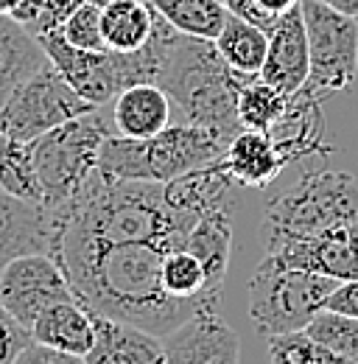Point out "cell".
I'll use <instances>...</instances> for the list:
<instances>
[{
    "instance_id": "1",
    "label": "cell",
    "mask_w": 358,
    "mask_h": 364,
    "mask_svg": "<svg viewBox=\"0 0 358 364\" xmlns=\"http://www.w3.org/2000/svg\"><path fill=\"white\" fill-rule=\"evenodd\" d=\"M171 250L154 241L104 244L67 235L50 241V255L62 267L76 300L157 336L171 333L196 314V309L174 300L163 286V261Z\"/></svg>"
},
{
    "instance_id": "2",
    "label": "cell",
    "mask_w": 358,
    "mask_h": 364,
    "mask_svg": "<svg viewBox=\"0 0 358 364\" xmlns=\"http://www.w3.org/2000/svg\"><path fill=\"white\" fill-rule=\"evenodd\" d=\"M255 79L232 70L213 40L171 31L163 62L157 70V85L168 92L188 124L207 127L232 140L241 132L238 95L241 87Z\"/></svg>"
},
{
    "instance_id": "3",
    "label": "cell",
    "mask_w": 358,
    "mask_h": 364,
    "mask_svg": "<svg viewBox=\"0 0 358 364\" xmlns=\"http://www.w3.org/2000/svg\"><path fill=\"white\" fill-rule=\"evenodd\" d=\"M229 140L199 124H168L154 137H104L98 151V174L126 182H171L216 163Z\"/></svg>"
},
{
    "instance_id": "4",
    "label": "cell",
    "mask_w": 358,
    "mask_h": 364,
    "mask_svg": "<svg viewBox=\"0 0 358 364\" xmlns=\"http://www.w3.org/2000/svg\"><path fill=\"white\" fill-rule=\"evenodd\" d=\"M171 26L154 11V31L151 40L140 50H82L65 43V37L59 31L43 34L45 53L50 59V65L62 73V79L79 92L82 98H87L95 107H107L109 101H115L118 92H124L132 85H146V82H157V70L163 62V50L171 37Z\"/></svg>"
},
{
    "instance_id": "5",
    "label": "cell",
    "mask_w": 358,
    "mask_h": 364,
    "mask_svg": "<svg viewBox=\"0 0 358 364\" xmlns=\"http://www.w3.org/2000/svg\"><path fill=\"white\" fill-rule=\"evenodd\" d=\"M333 230H358V177L347 171H305L268 199L264 216L266 247Z\"/></svg>"
},
{
    "instance_id": "6",
    "label": "cell",
    "mask_w": 358,
    "mask_h": 364,
    "mask_svg": "<svg viewBox=\"0 0 358 364\" xmlns=\"http://www.w3.org/2000/svg\"><path fill=\"white\" fill-rule=\"evenodd\" d=\"M112 132L115 127L104 118V107H95L87 115H79L31 140L45 210H56L85 191L98 171L101 143Z\"/></svg>"
},
{
    "instance_id": "7",
    "label": "cell",
    "mask_w": 358,
    "mask_h": 364,
    "mask_svg": "<svg viewBox=\"0 0 358 364\" xmlns=\"http://www.w3.org/2000/svg\"><path fill=\"white\" fill-rule=\"evenodd\" d=\"M342 280L294 269L266 255L249 280V317L261 336L305 331Z\"/></svg>"
},
{
    "instance_id": "8",
    "label": "cell",
    "mask_w": 358,
    "mask_h": 364,
    "mask_svg": "<svg viewBox=\"0 0 358 364\" xmlns=\"http://www.w3.org/2000/svg\"><path fill=\"white\" fill-rule=\"evenodd\" d=\"M92 109L95 104L82 98L53 65H48L31 79H26L0 107V129L11 140L31 143Z\"/></svg>"
},
{
    "instance_id": "9",
    "label": "cell",
    "mask_w": 358,
    "mask_h": 364,
    "mask_svg": "<svg viewBox=\"0 0 358 364\" xmlns=\"http://www.w3.org/2000/svg\"><path fill=\"white\" fill-rule=\"evenodd\" d=\"M300 6L311 50V73L305 87L322 98L347 90L358 76V20L322 0H300Z\"/></svg>"
},
{
    "instance_id": "10",
    "label": "cell",
    "mask_w": 358,
    "mask_h": 364,
    "mask_svg": "<svg viewBox=\"0 0 358 364\" xmlns=\"http://www.w3.org/2000/svg\"><path fill=\"white\" fill-rule=\"evenodd\" d=\"M70 297L76 294L67 277L56 264V258L48 252L17 255L0 269V300L9 309V314L28 331L45 309Z\"/></svg>"
},
{
    "instance_id": "11",
    "label": "cell",
    "mask_w": 358,
    "mask_h": 364,
    "mask_svg": "<svg viewBox=\"0 0 358 364\" xmlns=\"http://www.w3.org/2000/svg\"><path fill=\"white\" fill-rule=\"evenodd\" d=\"M163 364H241V339L219 309H202L163 336Z\"/></svg>"
},
{
    "instance_id": "12",
    "label": "cell",
    "mask_w": 358,
    "mask_h": 364,
    "mask_svg": "<svg viewBox=\"0 0 358 364\" xmlns=\"http://www.w3.org/2000/svg\"><path fill=\"white\" fill-rule=\"evenodd\" d=\"M266 255L280 264L325 274L333 280H358V230H333L311 238H288L268 244Z\"/></svg>"
},
{
    "instance_id": "13",
    "label": "cell",
    "mask_w": 358,
    "mask_h": 364,
    "mask_svg": "<svg viewBox=\"0 0 358 364\" xmlns=\"http://www.w3.org/2000/svg\"><path fill=\"white\" fill-rule=\"evenodd\" d=\"M308 73H311V50H308L305 17H303V6H294L268 31V50L266 62L261 68V79L286 95H294L305 87Z\"/></svg>"
},
{
    "instance_id": "14",
    "label": "cell",
    "mask_w": 358,
    "mask_h": 364,
    "mask_svg": "<svg viewBox=\"0 0 358 364\" xmlns=\"http://www.w3.org/2000/svg\"><path fill=\"white\" fill-rule=\"evenodd\" d=\"M322 95L311 87H303L288 95V107L283 118L268 129L271 140L277 143L286 163L305 160L311 154H330L336 146L325 143V115H322Z\"/></svg>"
},
{
    "instance_id": "15",
    "label": "cell",
    "mask_w": 358,
    "mask_h": 364,
    "mask_svg": "<svg viewBox=\"0 0 358 364\" xmlns=\"http://www.w3.org/2000/svg\"><path fill=\"white\" fill-rule=\"evenodd\" d=\"M92 328H95V342L85 356L87 364H163L166 362V348L163 336L124 322V319L107 317L90 309Z\"/></svg>"
},
{
    "instance_id": "16",
    "label": "cell",
    "mask_w": 358,
    "mask_h": 364,
    "mask_svg": "<svg viewBox=\"0 0 358 364\" xmlns=\"http://www.w3.org/2000/svg\"><path fill=\"white\" fill-rule=\"evenodd\" d=\"M219 163L238 188H258V191L268 188L288 166L271 135L261 129H241L224 149Z\"/></svg>"
},
{
    "instance_id": "17",
    "label": "cell",
    "mask_w": 358,
    "mask_h": 364,
    "mask_svg": "<svg viewBox=\"0 0 358 364\" xmlns=\"http://www.w3.org/2000/svg\"><path fill=\"white\" fill-rule=\"evenodd\" d=\"M26 252L50 255V219L43 205L23 202L0 188V269Z\"/></svg>"
},
{
    "instance_id": "18",
    "label": "cell",
    "mask_w": 358,
    "mask_h": 364,
    "mask_svg": "<svg viewBox=\"0 0 358 364\" xmlns=\"http://www.w3.org/2000/svg\"><path fill=\"white\" fill-rule=\"evenodd\" d=\"M171 124V98L157 82L132 85L112 101V127L124 137H154Z\"/></svg>"
},
{
    "instance_id": "19",
    "label": "cell",
    "mask_w": 358,
    "mask_h": 364,
    "mask_svg": "<svg viewBox=\"0 0 358 364\" xmlns=\"http://www.w3.org/2000/svg\"><path fill=\"white\" fill-rule=\"evenodd\" d=\"M50 65L40 37H34L26 26L0 14V107L26 79Z\"/></svg>"
},
{
    "instance_id": "20",
    "label": "cell",
    "mask_w": 358,
    "mask_h": 364,
    "mask_svg": "<svg viewBox=\"0 0 358 364\" xmlns=\"http://www.w3.org/2000/svg\"><path fill=\"white\" fill-rule=\"evenodd\" d=\"M31 339L85 359L90 348H92V342H95V328H92L90 309L76 297L53 303L31 325Z\"/></svg>"
},
{
    "instance_id": "21",
    "label": "cell",
    "mask_w": 358,
    "mask_h": 364,
    "mask_svg": "<svg viewBox=\"0 0 358 364\" xmlns=\"http://www.w3.org/2000/svg\"><path fill=\"white\" fill-rule=\"evenodd\" d=\"M154 9L148 0H118L101 9V37L109 50H140L151 40Z\"/></svg>"
},
{
    "instance_id": "22",
    "label": "cell",
    "mask_w": 358,
    "mask_h": 364,
    "mask_svg": "<svg viewBox=\"0 0 358 364\" xmlns=\"http://www.w3.org/2000/svg\"><path fill=\"white\" fill-rule=\"evenodd\" d=\"M148 3L179 34H190L213 43L229 17L224 0H148Z\"/></svg>"
},
{
    "instance_id": "23",
    "label": "cell",
    "mask_w": 358,
    "mask_h": 364,
    "mask_svg": "<svg viewBox=\"0 0 358 364\" xmlns=\"http://www.w3.org/2000/svg\"><path fill=\"white\" fill-rule=\"evenodd\" d=\"M216 48L227 59V65L244 76H261V68L266 62L268 34L264 28L229 14L222 34L216 37Z\"/></svg>"
},
{
    "instance_id": "24",
    "label": "cell",
    "mask_w": 358,
    "mask_h": 364,
    "mask_svg": "<svg viewBox=\"0 0 358 364\" xmlns=\"http://www.w3.org/2000/svg\"><path fill=\"white\" fill-rule=\"evenodd\" d=\"M0 188L23 202L43 205V185L34 168V151L31 143L6 137L0 149Z\"/></svg>"
},
{
    "instance_id": "25",
    "label": "cell",
    "mask_w": 358,
    "mask_h": 364,
    "mask_svg": "<svg viewBox=\"0 0 358 364\" xmlns=\"http://www.w3.org/2000/svg\"><path fill=\"white\" fill-rule=\"evenodd\" d=\"M288 107V95L283 90H277L274 85L264 82L261 76L249 79L241 95H238V121L241 129H261L268 132L286 112Z\"/></svg>"
},
{
    "instance_id": "26",
    "label": "cell",
    "mask_w": 358,
    "mask_h": 364,
    "mask_svg": "<svg viewBox=\"0 0 358 364\" xmlns=\"http://www.w3.org/2000/svg\"><path fill=\"white\" fill-rule=\"evenodd\" d=\"M268 362L271 364H356L327 345L316 342L305 331L268 336Z\"/></svg>"
},
{
    "instance_id": "27",
    "label": "cell",
    "mask_w": 358,
    "mask_h": 364,
    "mask_svg": "<svg viewBox=\"0 0 358 364\" xmlns=\"http://www.w3.org/2000/svg\"><path fill=\"white\" fill-rule=\"evenodd\" d=\"M305 333L316 342L327 345L339 356L358 364V317L342 314L333 309H322L316 317L305 325Z\"/></svg>"
},
{
    "instance_id": "28",
    "label": "cell",
    "mask_w": 358,
    "mask_h": 364,
    "mask_svg": "<svg viewBox=\"0 0 358 364\" xmlns=\"http://www.w3.org/2000/svg\"><path fill=\"white\" fill-rule=\"evenodd\" d=\"M59 34L65 37V43H70L73 48H82V50H101V48H107L104 46V37H101V6L85 0L65 20Z\"/></svg>"
},
{
    "instance_id": "29",
    "label": "cell",
    "mask_w": 358,
    "mask_h": 364,
    "mask_svg": "<svg viewBox=\"0 0 358 364\" xmlns=\"http://www.w3.org/2000/svg\"><path fill=\"white\" fill-rule=\"evenodd\" d=\"M28 342H31V331L11 317L0 300V364L14 362Z\"/></svg>"
},
{
    "instance_id": "30",
    "label": "cell",
    "mask_w": 358,
    "mask_h": 364,
    "mask_svg": "<svg viewBox=\"0 0 358 364\" xmlns=\"http://www.w3.org/2000/svg\"><path fill=\"white\" fill-rule=\"evenodd\" d=\"M11 364H87V362H85L82 356L56 350V348H50V345H43V342H34V339H31Z\"/></svg>"
},
{
    "instance_id": "31",
    "label": "cell",
    "mask_w": 358,
    "mask_h": 364,
    "mask_svg": "<svg viewBox=\"0 0 358 364\" xmlns=\"http://www.w3.org/2000/svg\"><path fill=\"white\" fill-rule=\"evenodd\" d=\"M85 0H45V11L40 17V23L34 26V37H43V34H50V31H59L65 26V20L82 6Z\"/></svg>"
},
{
    "instance_id": "32",
    "label": "cell",
    "mask_w": 358,
    "mask_h": 364,
    "mask_svg": "<svg viewBox=\"0 0 358 364\" xmlns=\"http://www.w3.org/2000/svg\"><path fill=\"white\" fill-rule=\"evenodd\" d=\"M224 6H227L229 14H235V17L246 20V23H252V26L264 28L266 34L277 26V20H280V17H274L271 11H266L261 6V0H224Z\"/></svg>"
},
{
    "instance_id": "33",
    "label": "cell",
    "mask_w": 358,
    "mask_h": 364,
    "mask_svg": "<svg viewBox=\"0 0 358 364\" xmlns=\"http://www.w3.org/2000/svg\"><path fill=\"white\" fill-rule=\"evenodd\" d=\"M327 309L358 317V280H345V283H339L336 291H333L330 300H327Z\"/></svg>"
},
{
    "instance_id": "34",
    "label": "cell",
    "mask_w": 358,
    "mask_h": 364,
    "mask_svg": "<svg viewBox=\"0 0 358 364\" xmlns=\"http://www.w3.org/2000/svg\"><path fill=\"white\" fill-rule=\"evenodd\" d=\"M45 11V0H17V6L11 9V20H17L20 26H26L28 31H34V26L40 23Z\"/></svg>"
},
{
    "instance_id": "35",
    "label": "cell",
    "mask_w": 358,
    "mask_h": 364,
    "mask_svg": "<svg viewBox=\"0 0 358 364\" xmlns=\"http://www.w3.org/2000/svg\"><path fill=\"white\" fill-rule=\"evenodd\" d=\"M261 6L271 11L274 17H283L286 11H291L294 6H300V0H261Z\"/></svg>"
},
{
    "instance_id": "36",
    "label": "cell",
    "mask_w": 358,
    "mask_h": 364,
    "mask_svg": "<svg viewBox=\"0 0 358 364\" xmlns=\"http://www.w3.org/2000/svg\"><path fill=\"white\" fill-rule=\"evenodd\" d=\"M322 3H327L330 9H336L342 14H350V17L358 20V0H322Z\"/></svg>"
},
{
    "instance_id": "37",
    "label": "cell",
    "mask_w": 358,
    "mask_h": 364,
    "mask_svg": "<svg viewBox=\"0 0 358 364\" xmlns=\"http://www.w3.org/2000/svg\"><path fill=\"white\" fill-rule=\"evenodd\" d=\"M14 6H17V0H0V14H11Z\"/></svg>"
},
{
    "instance_id": "38",
    "label": "cell",
    "mask_w": 358,
    "mask_h": 364,
    "mask_svg": "<svg viewBox=\"0 0 358 364\" xmlns=\"http://www.w3.org/2000/svg\"><path fill=\"white\" fill-rule=\"evenodd\" d=\"M87 3H95V6H101V9H104V6H109V3H118V0H87Z\"/></svg>"
},
{
    "instance_id": "39",
    "label": "cell",
    "mask_w": 358,
    "mask_h": 364,
    "mask_svg": "<svg viewBox=\"0 0 358 364\" xmlns=\"http://www.w3.org/2000/svg\"><path fill=\"white\" fill-rule=\"evenodd\" d=\"M3 143H6V135H3V129H0V149H3Z\"/></svg>"
}]
</instances>
